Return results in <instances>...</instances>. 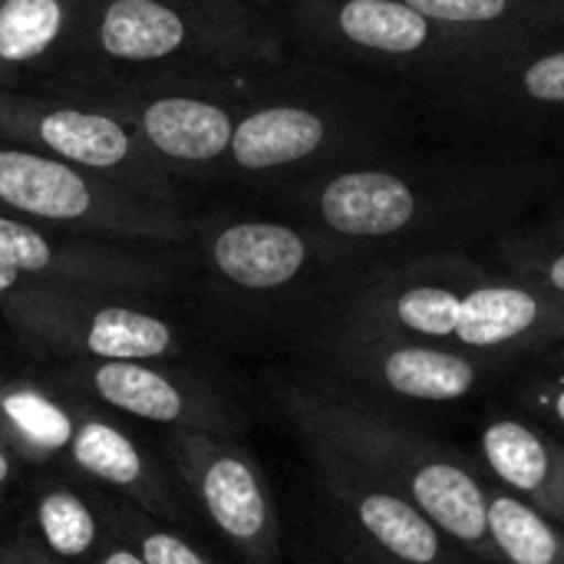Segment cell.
I'll return each instance as SVG.
<instances>
[{"mask_svg":"<svg viewBox=\"0 0 564 564\" xmlns=\"http://www.w3.org/2000/svg\"><path fill=\"white\" fill-rule=\"evenodd\" d=\"M549 185L539 162L393 159L364 155L294 178L291 198L304 225L364 261L453 248L512 221Z\"/></svg>","mask_w":564,"mask_h":564,"instance_id":"obj_1","label":"cell"},{"mask_svg":"<svg viewBox=\"0 0 564 564\" xmlns=\"http://www.w3.org/2000/svg\"><path fill=\"white\" fill-rule=\"evenodd\" d=\"M274 400L304 446L327 449L416 502L449 542L502 564L489 529V486L449 446L400 426L337 380H281Z\"/></svg>","mask_w":564,"mask_h":564,"instance_id":"obj_2","label":"cell"},{"mask_svg":"<svg viewBox=\"0 0 564 564\" xmlns=\"http://www.w3.org/2000/svg\"><path fill=\"white\" fill-rule=\"evenodd\" d=\"M0 215L112 241L178 245L188 238L185 218L169 202L10 142H0Z\"/></svg>","mask_w":564,"mask_h":564,"instance_id":"obj_3","label":"cell"},{"mask_svg":"<svg viewBox=\"0 0 564 564\" xmlns=\"http://www.w3.org/2000/svg\"><path fill=\"white\" fill-rule=\"evenodd\" d=\"M294 23L334 59L436 83L443 93L499 59L443 30L410 0H307L294 7Z\"/></svg>","mask_w":564,"mask_h":564,"instance_id":"obj_4","label":"cell"},{"mask_svg":"<svg viewBox=\"0 0 564 564\" xmlns=\"http://www.w3.org/2000/svg\"><path fill=\"white\" fill-rule=\"evenodd\" d=\"M387 135L383 102L360 93H314L254 102L238 116L228 162L245 175H314L373 155Z\"/></svg>","mask_w":564,"mask_h":564,"instance_id":"obj_5","label":"cell"},{"mask_svg":"<svg viewBox=\"0 0 564 564\" xmlns=\"http://www.w3.org/2000/svg\"><path fill=\"white\" fill-rule=\"evenodd\" d=\"M3 321L36 354L66 360H145L162 364L178 354L175 327L149 311L63 284H30L0 304Z\"/></svg>","mask_w":564,"mask_h":564,"instance_id":"obj_6","label":"cell"},{"mask_svg":"<svg viewBox=\"0 0 564 564\" xmlns=\"http://www.w3.org/2000/svg\"><path fill=\"white\" fill-rule=\"evenodd\" d=\"M102 56L119 63H162L195 50L221 66L271 63L278 33L241 7H195L172 0H106L93 23Z\"/></svg>","mask_w":564,"mask_h":564,"instance_id":"obj_7","label":"cell"},{"mask_svg":"<svg viewBox=\"0 0 564 564\" xmlns=\"http://www.w3.org/2000/svg\"><path fill=\"white\" fill-rule=\"evenodd\" d=\"M0 142L36 149L159 202L172 195L165 162L112 109L0 89Z\"/></svg>","mask_w":564,"mask_h":564,"instance_id":"obj_8","label":"cell"},{"mask_svg":"<svg viewBox=\"0 0 564 564\" xmlns=\"http://www.w3.org/2000/svg\"><path fill=\"white\" fill-rule=\"evenodd\" d=\"M311 350L330 380L413 403L466 400L482 387L492 364L446 344L383 334H347L327 327L314 334Z\"/></svg>","mask_w":564,"mask_h":564,"instance_id":"obj_9","label":"cell"},{"mask_svg":"<svg viewBox=\"0 0 564 564\" xmlns=\"http://www.w3.org/2000/svg\"><path fill=\"white\" fill-rule=\"evenodd\" d=\"M172 463L215 525L248 564H281V519L254 456L231 436L172 430Z\"/></svg>","mask_w":564,"mask_h":564,"instance_id":"obj_10","label":"cell"},{"mask_svg":"<svg viewBox=\"0 0 564 564\" xmlns=\"http://www.w3.org/2000/svg\"><path fill=\"white\" fill-rule=\"evenodd\" d=\"M205 258L212 274L245 297H284L364 261L317 228L278 218L221 221L205 241Z\"/></svg>","mask_w":564,"mask_h":564,"instance_id":"obj_11","label":"cell"},{"mask_svg":"<svg viewBox=\"0 0 564 564\" xmlns=\"http://www.w3.org/2000/svg\"><path fill=\"white\" fill-rule=\"evenodd\" d=\"M0 261L40 284L106 294H145L165 288L169 281L165 264L145 251H122L112 245L83 241L73 231L43 228L7 215H0Z\"/></svg>","mask_w":564,"mask_h":564,"instance_id":"obj_12","label":"cell"},{"mask_svg":"<svg viewBox=\"0 0 564 564\" xmlns=\"http://www.w3.org/2000/svg\"><path fill=\"white\" fill-rule=\"evenodd\" d=\"M311 459L324 492L337 502L357 535L383 555L406 564L479 562L466 549L449 542L446 532L403 492L377 482L373 476L360 473L357 466L327 449H311Z\"/></svg>","mask_w":564,"mask_h":564,"instance_id":"obj_13","label":"cell"},{"mask_svg":"<svg viewBox=\"0 0 564 564\" xmlns=\"http://www.w3.org/2000/svg\"><path fill=\"white\" fill-rule=\"evenodd\" d=\"M69 380L86 393H93L109 410H119L142 423L218 433V436H228L235 430V413L212 387H205L188 373L162 370L159 364L79 360Z\"/></svg>","mask_w":564,"mask_h":564,"instance_id":"obj_14","label":"cell"},{"mask_svg":"<svg viewBox=\"0 0 564 564\" xmlns=\"http://www.w3.org/2000/svg\"><path fill=\"white\" fill-rule=\"evenodd\" d=\"M446 99L479 119L539 122L564 116V40L519 50L473 73Z\"/></svg>","mask_w":564,"mask_h":564,"instance_id":"obj_15","label":"cell"},{"mask_svg":"<svg viewBox=\"0 0 564 564\" xmlns=\"http://www.w3.org/2000/svg\"><path fill=\"white\" fill-rule=\"evenodd\" d=\"M112 112L132 122L142 142L165 165L185 169H208L215 162H228L231 135L238 126V116L221 99L188 93L152 96Z\"/></svg>","mask_w":564,"mask_h":564,"instance_id":"obj_16","label":"cell"},{"mask_svg":"<svg viewBox=\"0 0 564 564\" xmlns=\"http://www.w3.org/2000/svg\"><path fill=\"white\" fill-rule=\"evenodd\" d=\"M479 453L506 492L564 525V443L519 416H496L479 433Z\"/></svg>","mask_w":564,"mask_h":564,"instance_id":"obj_17","label":"cell"},{"mask_svg":"<svg viewBox=\"0 0 564 564\" xmlns=\"http://www.w3.org/2000/svg\"><path fill=\"white\" fill-rule=\"evenodd\" d=\"M66 456L83 476L129 496L142 512L162 516V519H182L178 516L182 506L169 479L149 463V456L135 446V440L116 423L79 410L76 433L69 440Z\"/></svg>","mask_w":564,"mask_h":564,"instance_id":"obj_18","label":"cell"},{"mask_svg":"<svg viewBox=\"0 0 564 564\" xmlns=\"http://www.w3.org/2000/svg\"><path fill=\"white\" fill-rule=\"evenodd\" d=\"M443 30L509 56L564 40V0H410Z\"/></svg>","mask_w":564,"mask_h":564,"instance_id":"obj_19","label":"cell"},{"mask_svg":"<svg viewBox=\"0 0 564 564\" xmlns=\"http://www.w3.org/2000/svg\"><path fill=\"white\" fill-rule=\"evenodd\" d=\"M73 433L76 410H66L56 397H50V390L26 380L0 383V440L13 456L43 463L66 453Z\"/></svg>","mask_w":564,"mask_h":564,"instance_id":"obj_20","label":"cell"},{"mask_svg":"<svg viewBox=\"0 0 564 564\" xmlns=\"http://www.w3.org/2000/svg\"><path fill=\"white\" fill-rule=\"evenodd\" d=\"M73 13L76 0H0V83L50 56Z\"/></svg>","mask_w":564,"mask_h":564,"instance_id":"obj_21","label":"cell"},{"mask_svg":"<svg viewBox=\"0 0 564 564\" xmlns=\"http://www.w3.org/2000/svg\"><path fill=\"white\" fill-rule=\"evenodd\" d=\"M489 529L502 564H564V525L489 486Z\"/></svg>","mask_w":564,"mask_h":564,"instance_id":"obj_22","label":"cell"},{"mask_svg":"<svg viewBox=\"0 0 564 564\" xmlns=\"http://www.w3.org/2000/svg\"><path fill=\"white\" fill-rule=\"evenodd\" d=\"M33 525L40 542L59 562H86L99 549V516L69 486H43L33 499Z\"/></svg>","mask_w":564,"mask_h":564,"instance_id":"obj_23","label":"cell"},{"mask_svg":"<svg viewBox=\"0 0 564 564\" xmlns=\"http://www.w3.org/2000/svg\"><path fill=\"white\" fill-rule=\"evenodd\" d=\"M502 271L564 297V235L545 228L525 235H506L496 248Z\"/></svg>","mask_w":564,"mask_h":564,"instance_id":"obj_24","label":"cell"},{"mask_svg":"<svg viewBox=\"0 0 564 564\" xmlns=\"http://www.w3.org/2000/svg\"><path fill=\"white\" fill-rule=\"evenodd\" d=\"M109 529L119 542L132 545L149 564H215L205 558L188 539L178 532L159 525L149 519V512H129V509H109Z\"/></svg>","mask_w":564,"mask_h":564,"instance_id":"obj_25","label":"cell"},{"mask_svg":"<svg viewBox=\"0 0 564 564\" xmlns=\"http://www.w3.org/2000/svg\"><path fill=\"white\" fill-rule=\"evenodd\" d=\"M525 403L532 406V413L545 416L549 423H555L564 433V373L532 380L525 387Z\"/></svg>","mask_w":564,"mask_h":564,"instance_id":"obj_26","label":"cell"},{"mask_svg":"<svg viewBox=\"0 0 564 564\" xmlns=\"http://www.w3.org/2000/svg\"><path fill=\"white\" fill-rule=\"evenodd\" d=\"M334 549H337V555H340L347 564H406V562L390 558V555H383L380 549H373L370 542H364L357 532H354V535H340V539H334Z\"/></svg>","mask_w":564,"mask_h":564,"instance_id":"obj_27","label":"cell"},{"mask_svg":"<svg viewBox=\"0 0 564 564\" xmlns=\"http://www.w3.org/2000/svg\"><path fill=\"white\" fill-rule=\"evenodd\" d=\"M30 284H36L33 278H26V274H20L17 268H10V264H3L0 261V304L3 301H10L13 294H20L23 288H30Z\"/></svg>","mask_w":564,"mask_h":564,"instance_id":"obj_28","label":"cell"},{"mask_svg":"<svg viewBox=\"0 0 564 564\" xmlns=\"http://www.w3.org/2000/svg\"><path fill=\"white\" fill-rule=\"evenodd\" d=\"M93 564H149L132 545H126V542H119V545H109V549H102V555L96 558Z\"/></svg>","mask_w":564,"mask_h":564,"instance_id":"obj_29","label":"cell"},{"mask_svg":"<svg viewBox=\"0 0 564 564\" xmlns=\"http://www.w3.org/2000/svg\"><path fill=\"white\" fill-rule=\"evenodd\" d=\"M0 558H3V564H46L33 549H20V545L0 549Z\"/></svg>","mask_w":564,"mask_h":564,"instance_id":"obj_30","label":"cell"},{"mask_svg":"<svg viewBox=\"0 0 564 564\" xmlns=\"http://www.w3.org/2000/svg\"><path fill=\"white\" fill-rule=\"evenodd\" d=\"M545 231H552V235H564V195L552 205V212H549V221L542 225Z\"/></svg>","mask_w":564,"mask_h":564,"instance_id":"obj_31","label":"cell"},{"mask_svg":"<svg viewBox=\"0 0 564 564\" xmlns=\"http://www.w3.org/2000/svg\"><path fill=\"white\" fill-rule=\"evenodd\" d=\"M10 479H13V453H10V449L3 446V440H0V489H7Z\"/></svg>","mask_w":564,"mask_h":564,"instance_id":"obj_32","label":"cell"},{"mask_svg":"<svg viewBox=\"0 0 564 564\" xmlns=\"http://www.w3.org/2000/svg\"><path fill=\"white\" fill-rule=\"evenodd\" d=\"M552 357H555V360H558V364L564 367V344H562V347H555V350H552Z\"/></svg>","mask_w":564,"mask_h":564,"instance_id":"obj_33","label":"cell"},{"mask_svg":"<svg viewBox=\"0 0 564 564\" xmlns=\"http://www.w3.org/2000/svg\"><path fill=\"white\" fill-rule=\"evenodd\" d=\"M291 3H294V7H297V3H307V0H291Z\"/></svg>","mask_w":564,"mask_h":564,"instance_id":"obj_34","label":"cell"},{"mask_svg":"<svg viewBox=\"0 0 564 564\" xmlns=\"http://www.w3.org/2000/svg\"><path fill=\"white\" fill-rule=\"evenodd\" d=\"M0 564H3V558H0Z\"/></svg>","mask_w":564,"mask_h":564,"instance_id":"obj_35","label":"cell"},{"mask_svg":"<svg viewBox=\"0 0 564 564\" xmlns=\"http://www.w3.org/2000/svg\"><path fill=\"white\" fill-rule=\"evenodd\" d=\"M340 562H344V558H340ZM344 564H347V562H344Z\"/></svg>","mask_w":564,"mask_h":564,"instance_id":"obj_36","label":"cell"}]
</instances>
